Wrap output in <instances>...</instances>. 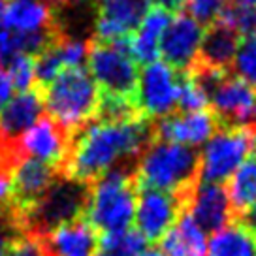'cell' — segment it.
<instances>
[{
    "label": "cell",
    "instance_id": "cell-1",
    "mask_svg": "<svg viewBox=\"0 0 256 256\" xmlns=\"http://www.w3.org/2000/svg\"><path fill=\"white\" fill-rule=\"evenodd\" d=\"M151 142H154V120L145 117L90 120L87 126L72 134L62 176L92 184L113 168L136 166Z\"/></svg>",
    "mask_w": 256,
    "mask_h": 256
},
{
    "label": "cell",
    "instance_id": "cell-2",
    "mask_svg": "<svg viewBox=\"0 0 256 256\" xmlns=\"http://www.w3.org/2000/svg\"><path fill=\"white\" fill-rule=\"evenodd\" d=\"M202 176V154L196 147L154 140L136 164L140 188L176 194L186 206ZM188 209V208H186Z\"/></svg>",
    "mask_w": 256,
    "mask_h": 256
},
{
    "label": "cell",
    "instance_id": "cell-3",
    "mask_svg": "<svg viewBox=\"0 0 256 256\" xmlns=\"http://www.w3.org/2000/svg\"><path fill=\"white\" fill-rule=\"evenodd\" d=\"M136 166H119L90 184V196L85 211L87 222L98 236L119 234L130 228L138 206Z\"/></svg>",
    "mask_w": 256,
    "mask_h": 256
},
{
    "label": "cell",
    "instance_id": "cell-4",
    "mask_svg": "<svg viewBox=\"0 0 256 256\" xmlns=\"http://www.w3.org/2000/svg\"><path fill=\"white\" fill-rule=\"evenodd\" d=\"M44 88L46 115H49L72 136L96 119L100 90L88 70L68 68Z\"/></svg>",
    "mask_w": 256,
    "mask_h": 256
},
{
    "label": "cell",
    "instance_id": "cell-5",
    "mask_svg": "<svg viewBox=\"0 0 256 256\" xmlns=\"http://www.w3.org/2000/svg\"><path fill=\"white\" fill-rule=\"evenodd\" d=\"M88 196L90 184L60 176L42 196V200L19 218L17 230L26 236H46L62 224L83 218Z\"/></svg>",
    "mask_w": 256,
    "mask_h": 256
},
{
    "label": "cell",
    "instance_id": "cell-6",
    "mask_svg": "<svg viewBox=\"0 0 256 256\" xmlns=\"http://www.w3.org/2000/svg\"><path fill=\"white\" fill-rule=\"evenodd\" d=\"M128 40L100 42L92 38L88 42L87 66L100 94L138 106L140 70L130 56Z\"/></svg>",
    "mask_w": 256,
    "mask_h": 256
},
{
    "label": "cell",
    "instance_id": "cell-7",
    "mask_svg": "<svg viewBox=\"0 0 256 256\" xmlns=\"http://www.w3.org/2000/svg\"><path fill=\"white\" fill-rule=\"evenodd\" d=\"M256 149V126L218 128L209 140L202 154L204 183L224 184L238 172L247 156Z\"/></svg>",
    "mask_w": 256,
    "mask_h": 256
},
{
    "label": "cell",
    "instance_id": "cell-8",
    "mask_svg": "<svg viewBox=\"0 0 256 256\" xmlns=\"http://www.w3.org/2000/svg\"><path fill=\"white\" fill-rule=\"evenodd\" d=\"M46 115L44 88L34 85L24 92L10 98L0 110V160L16 164L21 158L17 144L23 134Z\"/></svg>",
    "mask_w": 256,
    "mask_h": 256
},
{
    "label": "cell",
    "instance_id": "cell-9",
    "mask_svg": "<svg viewBox=\"0 0 256 256\" xmlns=\"http://www.w3.org/2000/svg\"><path fill=\"white\" fill-rule=\"evenodd\" d=\"M181 72L162 60L144 66L138 81V110L149 120H160L177 112Z\"/></svg>",
    "mask_w": 256,
    "mask_h": 256
},
{
    "label": "cell",
    "instance_id": "cell-10",
    "mask_svg": "<svg viewBox=\"0 0 256 256\" xmlns=\"http://www.w3.org/2000/svg\"><path fill=\"white\" fill-rule=\"evenodd\" d=\"M186 202L176 194L152 188H140L136 206V230L147 243H160V240L176 226L179 216L186 211Z\"/></svg>",
    "mask_w": 256,
    "mask_h": 256
},
{
    "label": "cell",
    "instance_id": "cell-11",
    "mask_svg": "<svg viewBox=\"0 0 256 256\" xmlns=\"http://www.w3.org/2000/svg\"><path fill=\"white\" fill-rule=\"evenodd\" d=\"M70 144H72V136L60 124H56L49 115H44L19 140L17 152L21 158L26 156V158L40 160L62 174L68 152H70Z\"/></svg>",
    "mask_w": 256,
    "mask_h": 256
},
{
    "label": "cell",
    "instance_id": "cell-12",
    "mask_svg": "<svg viewBox=\"0 0 256 256\" xmlns=\"http://www.w3.org/2000/svg\"><path fill=\"white\" fill-rule=\"evenodd\" d=\"M206 28L188 14H177L172 17L170 24L160 38L158 56L176 72H186L198 58L200 44Z\"/></svg>",
    "mask_w": 256,
    "mask_h": 256
},
{
    "label": "cell",
    "instance_id": "cell-13",
    "mask_svg": "<svg viewBox=\"0 0 256 256\" xmlns=\"http://www.w3.org/2000/svg\"><path fill=\"white\" fill-rule=\"evenodd\" d=\"M149 6V0H94V40L119 42L130 38Z\"/></svg>",
    "mask_w": 256,
    "mask_h": 256
},
{
    "label": "cell",
    "instance_id": "cell-14",
    "mask_svg": "<svg viewBox=\"0 0 256 256\" xmlns=\"http://www.w3.org/2000/svg\"><path fill=\"white\" fill-rule=\"evenodd\" d=\"M218 128L220 122L211 110L198 113L176 112L164 119L154 120V140L198 147L200 144H208Z\"/></svg>",
    "mask_w": 256,
    "mask_h": 256
},
{
    "label": "cell",
    "instance_id": "cell-15",
    "mask_svg": "<svg viewBox=\"0 0 256 256\" xmlns=\"http://www.w3.org/2000/svg\"><path fill=\"white\" fill-rule=\"evenodd\" d=\"M186 213L202 228L204 234H216L238 220L226 184L200 181L192 194Z\"/></svg>",
    "mask_w": 256,
    "mask_h": 256
},
{
    "label": "cell",
    "instance_id": "cell-16",
    "mask_svg": "<svg viewBox=\"0 0 256 256\" xmlns=\"http://www.w3.org/2000/svg\"><path fill=\"white\" fill-rule=\"evenodd\" d=\"M38 238L48 256H94L98 247V234L85 216Z\"/></svg>",
    "mask_w": 256,
    "mask_h": 256
},
{
    "label": "cell",
    "instance_id": "cell-17",
    "mask_svg": "<svg viewBox=\"0 0 256 256\" xmlns=\"http://www.w3.org/2000/svg\"><path fill=\"white\" fill-rule=\"evenodd\" d=\"M172 17H174L172 14L156 6H149V10L145 12L142 23L138 24V28L132 32L128 40L130 56L134 58L138 66H149L158 60L160 38L172 21Z\"/></svg>",
    "mask_w": 256,
    "mask_h": 256
},
{
    "label": "cell",
    "instance_id": "cell-18",
    "mask_svg": "<svg viewBox=\"0 0 256 256\" xmlns=\"http://www.w3.org/2000/svg\"><path fill=\"white\" fill-rule=\"evenodd\" d=\"M240 42L241 36L238 32L216 21L204 32L196 62L216 70H230Z\"/></svg>",
    "mask_w": 256,
    "mask_h": 256
},
{
    "label": "cell",
    "instance_id": "cell-19",
    "mask_svg": "<svg viewBox=\"0 0 256 256\" xmlns=\"http://www.w3.org/2000/svg\"><path fill=\"white\" fill-rule=\"evenodd\" d=\"M0 19L14 32H40L56 26L55 12L42 0H6Z\"/></svg>",
    "mask_w": 256,
    "mask_h": 256
},
{
    "label": "cell",
    "instance_id": "cell-20",
    "mask_svg": "<svg viewBox=\"0 0 256 256\" xmlns=\"http://www.w3.org/2000/svg\"><path fill=\"white\" fill-rule=\"evenodd\" d=\"M160 247L164 256H208L206 234L186 211L160 240Z\"/></svg>",
    "mask_w": 256,
    "mask_h": 256
},
{
    "label": "cell",
    "instance_id": "cell-21",
    "mask_svg": "<svg viewBox=\"0 0 256 256\" xmlns=\"http://www.w3.org/2000/svg\"><path fill=\"white\" fill-rule=\"evenodd\" d=\"M208 256H256V236L240 220H234L220 232L213 234Z\"/></svg>",
    "mask_w": 256,
    "mask_h": 256
},
{
    "label": "cell",
    "instance_id": "cell-22",
    "mask_svg": "<svg viewBox=\"0 0 256 256\" xmlns=\"http://www.w3.org/2000/svg\"><path fill=\"white\" fill-rule=\"evenodd\" d=\"M226 190L238 218L252 206H256V149L230 177Z\"/></svg>",
    "mask_w": 256,
    "mask_h": 256
},
{
    "label": "cell",
    "instance_id": "cell-23",
    "mask_svg": "<svg viewBox=\"0 0 256 256\" xmlns=\"http://www.w3.org/2000/svg\"><path fill=\"white\" fill-rule=\"evenodd\" d=\"M147 241L136 228H128L119 234L98 236V247L102 250H110L119 256H136L147 248Z\"/></svg>",
    "mask_w": 256,
    "mask_h": 256
},
{
    "label": "cell",
    "instance_id": "cell-24",
    "mask_svg": "<svg viewBox=\"0 0 256 256\" xmlns=\"http://www.w3.org/2000/svg\"><path fill=\"white\" fill-rule=\"evenodd\" d=\"M232 74L256 88V36L241 38L232 62Z\"/></svg>",
    "mask_w": 256,
    "mask_h": 256
},
{
    "label": "cell",
    "instance_id": "cell-25",
    "mask_svg": "<svg viewBox=\"0 0 256 256\" xmlns=\"http://www.w3.org/2000/svg\"><path fill=\"white\" fill-rule=\"evenodd\" d=\"M218 23L234 28L241 38L256 36V8L240 6V4L230 2L218 17Z\"/></svg>",
    "mask_w": 256,
    "mask_h": 256
},
{
    "label": "cell",
    "instance_id": "cell-26",
    "mask_svg": "<svg viewBox=\"0 0 256 256\" xmlns=\"http://www.w3.org/2000/svg\"><path fill=\"white\" fill-rule=\"evenodd\" d=\"M209 102L204 96L198 85L192 81L190 74L181 72L179 80V96H177V112L181 113H198L208 112Z\"/></svg>",
    "mask_w": 256,
    "mask_h": 256
},
{
    "label": "cell",
    "instance_id": "cell-27",
    "mask_svg": "<svg viewBox=\"0 0 256 256\" xmlns=\"http://www.w3.org/2000/svg\"><path fill=\"white\" fill-rule=\"evenodd\" d=\"M4 70L8 74L14 88L19 92H24L36 85L34 80V56L28 55H16L4 64Z\"/></svg>",
    "mask_w": 256,
    "mask_h": 256
},
{
    "label": "cell",
    "instance_id": "cell-28",
    "mask_svg": "<svg viewBox=\"0 0 256 256\" xmlns=\"http://www.w3.org/2000/svg\"><path fill=\"white\" fill-rule=\"evenodd\" d=\"M228 4H230V0H188L186 8L190 12L188 16L196 19L206 28L218 21V17Z\"/></svg>",
    "mask_w": 256,
    "mask_h": 256
},
{
    "label": "cell",
    "instance_id": "cell-29",
    "mask_svg": "<svg viewBox=\"0 0 256 256\" xmlns=\"http://www.w3.org/2000/svg\"><path fill=\"white\" fill-rule=\"evenodd\" d=\"M4 256H48L46 248L42 245L38 236H26V234H16L6 243Z\"/></svg>",
    "mask_w": 256,
    "mask_h": 256
},
{
    "label": "cell",
    "instance_id": "cell-30",
    "mask_svg": "<svg viewBox=\"0 0 256 256\" xmlns=\"http://www.w3.org/2000/svg\"><path fill=\"white\" fill-rule=\"evenodd\" d=\"M149 2H151V6L162 8L166 10L168 14H172V16H177V14H181L186 8V2L188 0H149Z\"/></svg>",
    "mask_w": 256,
    "mask_h": 256
},
{
    "label": "cell",
    "instance_id": "cell-31",
    "mask_svg": "<svg viewBox=\"0 0 256 256\" xmlns=\"http://www.w3.org/2000/svg\"><path fill=\"white\" fill-rule=\"evenodd\" d=\"M14 94V85L10 81L8 74L4 68H0V110L8 104V100Z\"/></svg>",
    "mask_w": 256,
    "mask_h": 256
},
{
    "label": "cell",
    "instance_id": "cell-32",
    "mask_svg": "<svg viewBox=\"0 0 256 256\" xmlns=\"http://www.w3.org/2000/svg\"><path fill=\"white\" fill-rule=\"evenodd\" d=\"M17 232L14 230V226L10 224L8 218L0 216V256H4V250H6V243H8L10 238H14Z\"/></svg>",
    "mask_w": 256,
    "mask_h": 256
},
{
    "label": "cell",
    "instance_id": "cell-33",
    "mask_svg": "<svg viewBox=\"0 0 256 256\" xmlns=\"http://www.w3.org/2000/svg\"><path fill=\"white\" fill-rule=\"evenodd\" d=\"M46 2L49 8L58 12V10H68V8H78L81 4H94V0H42Z\"/></svg>",
    "mask_w": 256,
    "mask_h": 256
},
{
    "label": "cell",
    "instance_id": "cell-34",
    "mask_svg": "<svg viewBox=\"0 0 256 256\" xmlns=\"http://www.w3.org/2000/svg\"><path fill=\"white\" fill-rule=\"evenodd\" d=\"M238 220H240L243 226H247L248 230H250V232L256 236V206H252V208L248 209V211H245V213H243V215H241Z\"/></svg>",
    "mask_w": 256,
    "mask_h": 256
},
{
    "label": "cell",
    "instance_id": "cell-35",
    "mask_svg": "<svg viewBox=\"0 0 256 256\" xmlns=\"http://www.w3.org/2000/svg\"><path fill=\"white\" fill-rule=\"evenodd\" d=\"M136 256H164V252H162L160 248H145V250H142V252Z\"/></svg>",
    "mask_w": 256,
    "mask_h": 256
},
{
    "label": "cell",
    "instance_id": "cell-36",
    "mask_svg": "<svg viewBox=\"0 0 256 256\" xmlns=\"http://www.w3.org/2000/svg\"><path fill=\"white\" fill-rule=\"evenodd\" d=\"M234 4H240V6H248V8H256V0H234Z\"/></svg>",
    "mask_w": 256,
    "mask_h": 256
},
{
    "label": "cell",
    "instance_id": "cell-37",
    "mask_svg": "<svg viewBox=\"0 0 256 256\" xmlns=\"http://www.w3.org/2000/svg\"><path fill=\"white\" fill-rule=\"evenodd\" d=\"M94 256H119V254H115V252H110V250H98V252H94Z\"/></svg>",
    "mask_w": 256,
    "mask_h": 256
},
{
    "label": "cell",
    "instance_id": "cell-38",
    "mask_svg": "<svg viewBox=\"0 0 256 256\" xmlns=\"http://www.w3.org/2000/svg\"><path fill=\"white\" fill-rule=\"evenodd\" d=\"M4 4H6V0H0V14H2V10H4Z\"/></svg>",
    "mask_w": 256,
    "mask_h": 256
}]
</instances>
